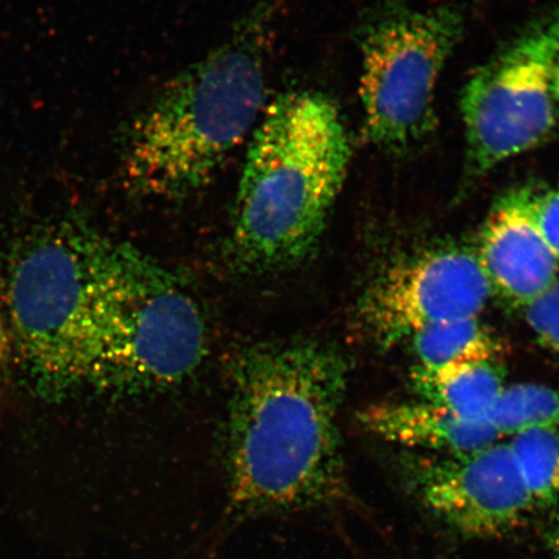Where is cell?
I'll return each mask as SVG.
<instances>
[{
	"instance_id": "cell-1",
	"label": "cell",
	"mask_w": 559,
	"mask_h": 559,
	"mask_svg": "<svg viewBox=\"0 0 559 559\" xmlns=\"http://www.w3.org/2000/svg\"><path fill=\"white\" fill-rule=\"evenodd\" d=\"M349 367L312 338L261 342L230 365L225 466L234 519L353 501L340 431Z\"/></svg>"
},
{
	"instance_id": "cell-2",
	"label": "cell",
	"mask_w": 559,
	"mask_h": 559,
	"mask_svg": "<svg viewBox=\"0 0 559 559\" xmlns=\"http://www.w3.org/2000/svg\"><path fill=\"white\" fill-rule=\"evenodd\" d=\"M284 3L258 0L222 45L175 76L126 124V190L177 201L215 178L262 118L270 46Z\"/></svg>"
},
{
	"instance_id": "cell-3",
	"label": "cell",
	"mask_w": 559,
	"mask_h": 559,
	"mask_svg": "<svg viewBox=\"0 0 559 559\" xmlns=\"http://www.w3.org/2000/svg\"><path fill=\"white\" fill-rule=\"evenodd\" d=\"M349 158L352 144L330 97L309 90L278 95L250 140L223 248L228 263L260 276L309 260Z\"/></svg>"
},
{
	"instance_id": "cell-4",
	"label": "cell",
	"mask_w": 559,
	"mask_h": 559,
	"mask_svg": "<svg viewBox=\"0 0 559 559\" xmlns=\"http://www.w3.org/2000/svg\"><path fill=\"white\" fill-rule=\"evenodd\" d=\"M206 353L204 312L187 285L142 250L115 239L75 395L130 397L169 390L190 379Z\"/></svg>"
},
{
	"instance_id": "cell-5",
	"label": "cell",
	"mask_w": 559,
	"mask_h": 559,
	"mask_svg": "<svg viewBox=\"0 0 559 559\" xmlns=\"http://www.w3.org/2000/svg\"><path fill=\"white\" fill-rule=\"evenodd\" d=\"M464 20L456 10L393 4L360 32V97L370 143L403 152L435 129L439 76L456 47Z\"/></svg>"
},
{
	"instance_id": "cell-6",
	"label": "cell",
	"mask_w": 559,
	"mask_h": 559,
	"mask_svg": "<svg viewBox=\"0 0 559 559\" xmlns=\"http://www.w3.org/2000/svg\"><path fill=\"white\" fill-rule=\"evenodd\" d=\"M559 58V3L478 69L461 97L467 170L481 177L539 145L556 124L551 73Z\"/></svg>"
},
{
	"instance_id": "cell-7",
	"label": "cell",
	"mask_w": 559,
	"mask_h": 559,
	"mask_svg": "<svg viewBox=\"0 0 559 559\" xmlns=\"http://www.w3.org/2000/svg\"><path fill=\"white\" fill-rule=\"evenodd\" d=\"M491 297L475 253L432 249L377 275L356 302L354 321L370 345L390 349L425 328L479 318Z\"/></svg>"
},
{
	"instance_id": "cell-8",
	"label": "cell",
	"mask_w": 559,
	"mask_h": 559,
	"mask_svg": "<svg viewBox=\"0 0 559 559\" xmlns=\"http://www.w3.org/2000/svg\"><path fill=\"white\" fill-rule=\"evenodd\" d=\"M403 466L419 504L466 537L504 536L536 510L509 444L500 440L456 456L418 453Z\"/></svg>"
},
{
	"instance_id": "cell-9",
	"label": "cell",
	"mask_w": 559,
	"mask_h": 559,
	"mask_svg": "<svg viewBox=\"0 0 559 559\" xmlns=\"http://www.w3.org/2000/svg\"><path fill=\"white\" fill-rule=\"evenodd\" d=\"M535 188H514L496 201L480 230L477 255L492 296L526 307L558 278L559 260L535 219Z\"/></svg>"
},
{
	"instance_id": "cell-10",
	"label": "cell",
	"mask_w": 559,
	"mask_h": 559,
	"mask_svg": "<svg viewBox=\"0 0 559 559\" xmlns=\"http://www.w3.org/2000/svg\"><path fill=\"white\" fill-rule=\"evenodd\" d=\"M358 423L386 442L442 456L479 451L500 440L487 421H471L421 400L370 404L359 412Z\"/></svg>"
},
{
	"instance_id": "cell-11",
	"label": "cell",
	"mask_w": 559,
	"mask_h": 559,
	"mask_svg": "<svg viewBox=\"0 0 559 559\" xmlns=\"http://www.w3.org/2000/svg\"><path fill=\"white\" fill-rule=\"evenodd\" d=\"M411 384L421 401L438 404L471 421H487L506 389V370L499 361L435 369L416 366Z\"/></svg>"
},
{
	"instance_id": "cell-12",
	"label": "cell",
	"mask_w": 559,
	"mask_h": 559,
	"mask_svg": "<svg viewBox=\"0 0 559 559\" xmlns=\"http://www.w3.org/2000/svg\"><path fill=\"white\" fill-rule=\"evenodd\" d=\"M418 367L435 369L471 362L499 361L504 345L479 318L444 321L409 340Z\"/></svg>"
},
{
	"instance_id": "cell-13",
	"label": "cell",
	"mask_w": 559,
	"mask_h": 559,
	"mask_svg": "<svg viewBox=\"0 0 559 559\" xmlns=\"http://www.w3.org/2000/svg\"><path fill=\"white\" fill-rule=\"evenodd\" d=\"M535 509L559 501V428L521 432L508 443Z\"/></svg>"
},
{
	"instance_id": "cell-14",
	"label": "cell",
	"mask_w": 559,
	"mask_h": 559,
	"mask_svg": "<svg viewBox=\"0 0 559 559\" xmlns=\"http://www.w3.org/2000/svg\"><path fill=\"white\" fill-rule=\"evenodd\" d=\"M487 423L500 438L533 429L559 428V390L536 383L506 386Z\"/></svg>"
},
{
	"instance_id": "cell-15",
	"label": "cell",
	"mask_w": 559,
	"mask_h": 559,
	"mask_svg": "<svg viewBox=\"0 0 559 559\" xmlns=\"http://www.w3.org/2000/svg\"><path fill=\"white\" fill-rule=\"evenodd\" d=\"M523 311L537 342L559 354V277L542 296L523 307Z\"/></svg>"
},
{
	"instance_id": "cell-16",
	"label": "cell",
	"mask_w": 559,
	"mask_h": 559,
	"mask_svg": "<svg viewBox=\"0 0 559 559\" xmlns=\"http://www.w3.org/2000/svg\"><path fill=\"white\" fill-rule=\"evenodd\" d=\"M535 219L544 240L559 260V183L554 190L537 193Z\"/></svg>"
},
{
	"instance_id": "cell-17",
	"label": "cell",
	"mask_w": 559,
	"mask_h": 559,
	"mask_svg": "<svg viewBox=\"0 0 559 559\" xmlns=\"http://www.w3.org/2000/svg\"><path fill=\"white\" fill-rule=\"evenodd\" d=\"M16 359L15 338H13L9 309L0 297V386L9 379L12 362Z\"/></svg>"
},
{
	"instance_id": "cell-18",
	"label": "cell",
	"mask_w": 559,
	"mask_h": 559,
	"mask_svg": "<svg viewBox=\"0 0 559 559\" xmlns=\"http://www.w3.org/2000/svg\"><path fill=\"white\" fill-rule=\"evenodd\" d=\"M545 540H547L550 559H559V515L550 524Z\"/></svg>"
},
{
	"instance_id": "cell-19",
	"label": "cell",
	"mask_w": 559,
	"mask_h": 559,
	"mask_svg": "<svg viewBox=\"0 0 559 559\" xmlns=\"http://www.w3.org/2000/svg\"><path fill=\"white\" fill-rule=\"evenodd\" d=\"M550 91L554 103L558 105L559 109V58L556 62L554 73H551Z\"/></svg>"
}]
</instances>
